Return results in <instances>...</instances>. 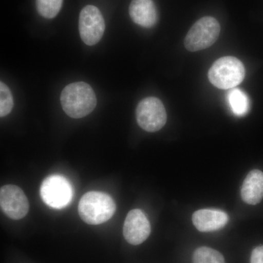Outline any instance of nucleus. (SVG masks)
<instances>
[{"label":"nucleus","mask_w":263,"mask_h":263,"mask_svg":"<svg viewBox=\"0 0 263 263\" xmlns=\"http://www.w3.org/2000/svg\"><path fill=\"white\" fill-rule=\"evenodd\" d=\"M62 107L67 116L73 119L86 117L97 105L94 90L86 83H72L67 85L61 93Z\"/></svg>","instance_id":"obj_1"},{"label":"nucleus","mask_w":263,"mask_h":263,"mask_svg":"<svg viewBox=\"0 0 263 263\" xmlns=\"http://www.w3.org/2000/svg\"><path fill=\"white\" fill-rule=\"evenodd\" d=\"M138 125L149 133L160 130L167 122V113L163 103L158 98L143 99L136 108Z\"/></svg>","instance_id":"obj_6"},{"label":"nucleus","mask_w":263,"mask_h":263,"mask_svg":"<svg viewBox=\"0 0 263 263\" xmlns=\"http://www.w3.org/2000/svg\"><path fill=\"white\" fill-rule=\"evenodd\" d=\"M228 214L216 209H201L194 213L193 222L200 232H212L219 230L228 224Z\"/></svg>","instance_id":"obj_10"},{"label":"nucleus","mask_w":263,"mask_h":263,"mask_svg":"<svg viewBox=\"0 0 263 263\" xmlns=\"http://www.w3.org/2000/svg\"><path fill=\"white\" fill-rule=\"evenodd\" d=\"M208 75L210 82L218 89H233L245 79V67L234 57H221L213 64Z\"/></svg>","instance_id":"obj_3"},{"label":"nucleus","mask_w":263,"mask_h":263,"mask_svg":"<svg viewBox=\"0 0 263 263\" xmlns=\"http://www.w3.org/2000/svg\"><path fill=\"white\" fill-rule=\"evenodd\" d=\"M72 186L67 179L60 175L48 176L40 189L43 201L53 209H61L67 206L73 195Z\"/></svg>","instance_id":"obj_5"},{"label":"nucleus","mask_w":263,"mask_h":263,"mask_svg":"<svg viewBox=\"0 0 263 263\" xmlns=\"http://www.w3.org/2000/svg\"><path fill=\"white\" fill-rule=\"evenodd\" d=\"M129 12L132 20L141 27L151 28L157 24L158 15L153 0H133Z\"/></svg>","instance_id":"obj_11"},{"label":"nucleus","mask_w":263,"mask_h":263,"mask_svg":"<svg viewBox=\"0 0 263 263\" xmlns=\"http://www.w3.org/2000/svg\"><path fill=\"white\" fill-rule=\"evenodd\" d=\"M115 202L108 194L89 192L81 197L79 214L84 222L98 226L106 222L116 212Z\"/></svg>","instance_id":"obj_2"},{"label":"nucleus","mask_w":263,"mask_h":263,"mask_svg":"<svg viewBox=\"0 0 263 263\" xmlns=\"http://www.w3.org/2000/svg\"><path fill=\"white\" fill-rule=\"evenodd\" d=\"M250 263H263V246H259L253 249Z\"/></svg>","instance_id":"obj_17"},{"label":"nucleus","mask_w":263,"mask_h":263,"mask_svg":"<svg viewBox=\"0 0 263 263\" xmlns=\"http://www.w3.org/2000/svg\"><path fill=\"white\" fill-rule=\"evenodd\" d=\"M79 32L83 42L87 46H94L103 37L105 21L97 7L87 5L81 10L79 16Z\"/></svg>","instance_id":"obj_7"},{"label":"nucleus","mask_w":263,"mask_h":263,"mask_svg":"<svg viewBox=\"0 0 263 263\" xmlns=\"http://www.w3.org/2000/svg\"><path fill=\"white\" fill-rule=\"evenodd\" d=\"M230 108L233 113L238 117H243L249 112V100L247 95L239 89L233 88L227 95Z\"/></svg>","instance_id":"obj_13"},{"label":"nucleus","mask_w":263,"mask_h":263,"mask_svg":"<svg viewBox=\"0 0 263 263\" xmlns=\"http://www.w3.org/2000/svg\"><path fill=\"white\" fill-rule=\"evenodd\" d=\"M13 108V95L9 88L3 81L0 82V117H5Z\"/></svg>","instance_id":"obj_16"},{"label":"nucleus","mask_w":263,"mask_h":263,"mask_svg":"<svg viewBox=\"0 0 263 263\" xmlns=\"http://www.w3.org/2000/svg\"><path fill=\"white\" fill-rule=\"evenodd\" d=\"M63 0H36L38 13L46 18L56 17L61 10Z\"/></svg>","instance_id":"obj_15"},{"label":"nucleus","mask_w":263,"mask_h":263,"mask_svg":"<svg viewBox=\"0 0 263 263\" xmlns=\"http://www.w3.org/2000/svg\"><path fill=\"white\" fill-rule=\"evenodd\" d=\"M242 200L249 205H257L263 197V173L259 170L250 171L243 181Z\"/></svg>","instance_id":"obj_12"},{"label":"nucleus","mask_w":263,"mask_h":263,"mask_svg":"<svg viewBox=\"0 0 263 263\" xmlns=\"http://www.w3.org/2000/svg\"><path fill=\"white\" fill-rule=\"evenodd\" d=\"M150 233V222L144 213L140 209H133L128 213L123 228V235L128 243L134 246L141 245Z\"/></svg>","instance_id":"obj_9"},{"label":"nucleus","mask_w":263,"mask_h":263,"mask_svg":"<svg viewBox=\"0 0 263 263\" xmlns=\"http://www.w3.org/2000/svg\"><path fill=\"white\" fill-rule=\"evenodd\" d=\"M0 206L5 215L14 220H19L28 214L29 203L22 189L9 184L0 190Z\"/></svg>","instance_id":"obj_8"},{"label":"nucleus","mask_w":263,"mask_h":263,"mask_svg":"<svg viewBox=\"0 0 263 263\" xmlns=\"http://www.w3.org/2000/svg\"><path fill=\"white\" fill-rule=\"evenodd\" d=\"M220 31V24L215 18L202 17L189 30L184 40L185 48L191 52L209 48L217 41Z\"/></svg>","instance_id":"obj_4"},{"label":"nucleus","mask_w":263,"mask_h":263,"mask_svg":"<svg viewBox=\"0 0 263 263\" xmlns=\"http://www.w3.org/2000/svg\"><path fill=\"white\" fill-rule=\"evenodd\" d=\"M193 263H226L220 252L209 247L197 249L193 256Z\"/></svg>","instance_id":"obj_14"}]
</instances>
